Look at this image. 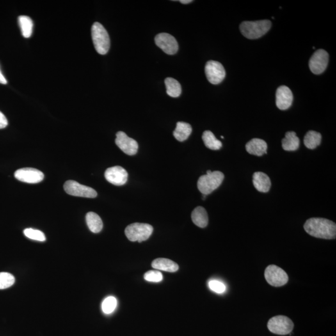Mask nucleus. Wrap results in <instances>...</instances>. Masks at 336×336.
<instances>
[{
  "instance_id": "c85d7f7f",
  "label": "nucleus",
  "mask_w": 336,
  "mask_h": 336,
  "mask_svg": "<svg viewBox=\"0 0 336 336\" xmlns=\"http://www.w3.org/2000/svg\"><path fill=\"white\" fill-rule=\"evenodd\" d=\"M25 236L34 241L44 242L45 241V236L43 232L33 228H26L24 230Z\"/></svg>"
},
{
  "instance_id": "423d86ee",
  "label": "nucleus",
  "mask_w": 336,
  "mask_h": 336,
  "mask_svg": "<svg viewBox=\"0 0 336 336\" xmlns=\"http://www.w3.org/2000/svg\"><path fill=\"white\" fill-rule=\"evenodd\" d=\"M294 324L291 319L285 316H277L269 320L268 328L271 333L278 335H287L293 330Z\"/></svg>"
},
{
  "instance_id": "5701e85b",
  "label": "nucleus",
  "mask_w": 336,
  "mask_h": 336,
  "mask_svg": "<svg viewBox=\"0 0 336 336\" xmlns=\"http://www.w3.org/2000/svg\"><path fill=\"white\" fill-rule=\"evenodd\" d=\"M164 82H165L167 94L174 98L179 97L182 89L179 82L171 77H168Z\"/></svg>"
},
{
  "instance_id": "aec40b11",
  "label": "nucleus",
  "mask_w": 336,
  "mask_h": 336,
  "mask_svg": "<svg viewBox=\"0 0 336 336\" xmlns=\"http://www.w3.org/2000/svg\"><path fill=\"white\" fill-rule=\"evenodd\" d=\"M299 139L296 136L295 132H289L286 133L285 138L282 139L283 149L288 152H293L298 149Z\"/></svg>"
},
{
  "instance_id": "f257e3e1",
  "label": "nucleus",
  "mask_w": 336,
  "mask_h": 336,
  "mask_svg": "<svg viewBox=\"0 0 336 336\" xmlns=\"http://www.w3.org/2000/svg\"><path fill=\"white\" fill-rule=\"evenodd\" d=\"M304 228L308 234L319 239H335L336 225L333 221L324 218H311L306 221Z\"/></svg>"
},
{
  "instance_id": "72a5a7b5",
  "label": "nucleus",
  "mask_w": 336,
  "mask_h": 336,
  "mask_svg": "<svg viewBox=\"0 0 336 336\" xmlns=\"http://www.w3.org/2000/svg\"><path fill=\"white\" fill-rule=\"evenodd\" d=\"M179 1L182 4H188L193 2L192 0H180V1Z\"/></svg>"
},
{
  "instance_id": "2eb2a0df",
  "label": "nucleus",
  "mask_w": 336,
  "mask_h": 336,
  "mask_svg": "<svg viewBox=\"0 0 336 336\" xmlns=\"http://www.w3.org/2000/svg\"><path fill=\"white\" fill-rule=\"evenodd\" d=\"M293 100V95L289 88L280 86L276 92V105L278 108L285 111L291 107Z\"/></svg>"
},
{
  "instance_id": "9d476101",
  "label": "nucleus",
  "mask_w": 336,
  "mask_h": 336,
  "mask_svg": "<svg viewBox=\"0 0 336 336\" xmlns=\"http://www.w3.org/2000/svg\"><path fill=\"white\" fill-rule=\"evenodd\" d=\"M329 63V54L325 50L319 49L313 54L309 61V67L313 74H320L324 72Z\"/></svg>"
},
{
  "instance_id": "f3484780",
  "label": "nucleus",
  "mask_w": 336,
  "mask_h": 336,
  "mask_svg": "<svg viewBox=\"0 0 336 336\" xmlns=\"http://www.w3.org/2000/svg\"><path fill=\"white\" fill-rule=\"evenodd\" d=\"M253 184L257 191L261 193H268L270 189L271 180L266 174L256 172L253 175Z\"/></svg>"
},
{
  "instance_id": "6e6552de",
  "label": "nucleus",
  "mask_w": 336,
  "mask_h": 336,
  "mask_svg": "<svg viewBox=\"0 0 336 336\" xmlns=\"http://www.w3.org/2000/svg\"><path fill=\"white\" fill-rule=\"evenodd\" d=\"M265 277L269 285L275 287H282L289 282V276L283 269L276 265H269L265 269Z\"/></svg>"
},
{
  "instance_id": "c756f323",
  "label": "nucleus",
  "mask_w": 336,
  "mask_h": 336,
  "mask_svg": "<svg viewBox=\"0 0 336 336\" xmlns=\"http://www.w3.org/2000/svg\"><path fill=\"white\" fill-rule=\"evenodd\" d=\"M144 278L148 282L158 283L163 280V275L161 272L157 270H150L146 272Z\"/></svg>"
},
{
  "instance_id": "4468645a",
  "label": "nucleus",
  "mask_w": 336,
  "mask_h": 336,
  "mask_svg": "<svg viewBox=\"0 0 336 336\" xmlns=\"http://www.w3.org/2000/svg\"><path fill=\"white\" fill-rule=\"evenodd\" d=\"M127 171L121 166H113L107 169L105 172V178L107 181L115 186H123L127 182Z\"/></svg>"
},
{
  "instance_id": "39448f33",
  "label": "nucleus",
  "mask_w": 336,
  "mask_h": 336,
  "mask_svg": "<svg viewBox=\"0 0 336 336\" xmlns=\"http://www.w3.org/2000/svg\"><path fill=\"white\" fill-rule=\"evenodd\" d=\"M153 232V227L150 224L134 223L125 228L126 236L129 241L139 243L149 239Z\"/></svg>"
},
{
  "instance_id": "dca6fc26",
  "label": "nucleus",
  "mask_w": 336,
  "mask_h": 336,
  "mask_svg": "<svg viewBox=\"0 0 336 336\" xmlns=\"http://www.w3.org/2000/svg\"><path fill=\"white\" fill-rule=\"evenodd\" d=\"M246 150L249 154L261 157L267 154V144L264 140L259 138H253L246 144Z\"/></svg>"
},
{
  "instance_id": "b1692460",
  "label": "nucleus",
  "mask_w": 336,
  "mask_h": 336,
  "mask_svg": "<svg viewBox=\"0 0 336 336\" xmlns=\"http://www.w3.org/2000/svg\"><path fill=\"white\" fill-rule=\"evenodd\" d=\"M202 140L204 141V145L209 149L212 150H220L223 146V143L221 141L216 138L213 133L209 130H207L203 133Z\"/></svg>"
},
{
  "instance_id": "a878e982",
  "label": "nucleus",
  "mask_w": 336,
  "mask_h": 336,
  "mask_svg": "<svg viewBox=\"0 0 336 336\" xmlns=\"http://www.w3.org/2000/svg\"><path fill=\"white\" fill-rule=\"evenodd\" d=\"M321 134L315 131H309L304 138V143L308 149H315L321 142Z\"/></svg>"
},
{
  "instance_id": "0eeeda50",
  "label": "nucleus",
  "mask_w": 336,
  "mask_h": 336,
  "mask_svg": "<svg viewBox=\"0 0 336 336\" xmlns=\"http://www.w3.org/2000/svg\"><path fill=\"white\" fill-rule=\"evenodd\" d=\"M64 189L66 193L77 197L95 198L97 196L95 189L79 184L75 180H69L66 181L64 185Z\"/></svg>"
},
{
  "instance_id": "7c9ffc66",
  "label": "nucleus",
  "mask_w": 336,
  "mask_h": 336,
  "mask_svg": "<svg viewBox=\"0 0 336 336\" xmlns=\"http://www.w3.org/2000/svg\"><path fill=\"white\" fill-rule=\"evenodd\" d=\"M210 289L218 294L223 293L225 292L226 287L223 283L218 280H211L209 283Z\"/></svg>"
},
{
  "instance_id": "2f4dec72",
  "label": "nucleus",
  "mask_w": 336,
  "mask_h": 336,
  "mask_svg": "<svg viewBox=\"0 0 336 336\" xmlns=\"http://www.w3.org/2000/svg\"><path fill=\"white\" fill-rule=\"evenodd\" d=\"M8 124V120H7L5 115L0 111V129H4Z\"/></svg>"
},
{
  "instance_id": "393cba45",
  "label": "nucleus",
  "mask_w": 336,
  "mask_h": 336,
  "mask_svg": "<svg viewBox=\"0 0 336 336\" xmlns=\"http://www.w3.org/2000/svg\"><path fill=\"white\" fill-rule=\"evenodd\" d=\"M18 22L22 35L25 38L30 37L33 31V22L31 18L27 16H20L18 18Z\"/></svg>"
},
{
  "instance_id": "4be33fe9",
  "label": "nucleus",
  "mask_w": 336,
  "mask_h": 336,
  "mask_svg": "<svg viewBox=\"0 0 336 336\" xmlns=\"http://www.w3.org/2000/svg\"><path fill=\"white\" fill-rule=\"evenodd\" d=\"M86 222L91 232L97 234L102 230L103 223L99 215L95 212H88L86 215Z\"/></svg>"
},
{
  "instance_id": "f704fd0d",
  "label": "nucleus",
  "mask_w": 336,
  "mask_h": 336,
  "mask_svg": "<svg viewBox=\"0 0 336 336\" xmlns=\"http://www.w3.org/2000/svg\"><path fill=\"white\" fill-rule=\"evenodd\" d=\"M211 173H212V171L211 170H208V171H207L206 175H209V174H211Z\"/></svg>"
},
{
  "instance_id": "473e14b6",
  "label": "nucleus",
  "mask_w": 336,
  "mask_h": 336,
  "mask_svg": "<svg viewBox=\"0 0 336 336\" xmlns=\"http://www.w3.org/2000/svg\"><path fill=\"white\" fill-rule=\"evenodd\" d=\"M8 83L5 77H4L3 73H2L1 68H0V84H6Z\"/></svg>"
},
{
  "instance_id": "ddd939ff",
  "label": "nucleus",
  "mask_w": 336,
  "mask_h": 336,
  "mask_svg": "<svg viewBox=\"0 0 336 336\" xmlns=\"http://www.w3.org/2000/svg\"><path fill=\"white\" fill-rule=\"evenodd\" d=\"M116 145L123 153L129 156L136 154L138 150V144L136 140L130 138L123 132H118L116 134Z\"/></svg>"
},
{
  "instance_id": "9b49d317",
  "label": "nucleus",
  "mask_w": 336,
  "mask_h": 336,
  "mask_svg": "<svg viewBox=\"0 0 336 336\" xmlns=\"http://www.w3.org/2000/svg\"><path fill=\"white\" fill-rule=\"evenodd\" d=\"M155 41L157 46L163 50L167 54H175L179 49L177 40L170 34L165 33L158 34L155 37Z\"/></svg>"
},
{
  "instance_id": "412c9836",
  "label": "nucleus",
  "mask_w": 336,
  "mask_h": 336,
  "mask_svg": "<svg viewBox=\"0 0 336 336\" xmlns=\"http://www.w3.org/2000/svg\"><path fill=\"white\" fill-rule=\"evenodd\" d=\"M192 127L190 124L186 122L177 123V127L173 132V135L177 140L182 142L186 140L192 133Z\"/></svg>"
},
{
  "instance_id": "20e7f679",
  "label": "nucleus",
  "mask_w": 336,
  "mask_h": 336,
  "mask_svg": "<svg viewBox=\"0 0 336 336\" xmlns=\"http://www.w3.org/2000/svg\"><path fill=\"white\" fill-rule=\"evenodd\" d=\"M224 179V175L221 171H213L209 175L201 176L199 178L198 187L202 194L208 195L218 189Z\"/></svg>"
},
{
  "instance_id": "1a4fd4ad",
  "label": "nucleus",
  "mask_w": 336,
  "mask_h": 336,
  "mask_svg": "<svg viewBox=\"0 0 336 336\" xmlns=\"http://www.w3.org/2000/svg\"><path fill=\"white\" fill-rule=\"evenodd\" d=\"M205 73L208 81L215 85L220 84L225 77L224 66L218 61H208L205 65Z\"/></svg>"
},
{
  "instance_id": "f03ea898",
  "label": "nucleus",
  "mask_w": 336,
  "mask_h": 336,
  "mask_svg": "<svg viewBox=\"0 0 336 336\" xmlns=\"http://www.w3.org/2000/svg\"><path fill=\"white\" fill-rule=\"evenodd\" d=\"M271 22L269 20L244 22L240 25V30L249 40L261 38L270 29Z\"/></svg>"
},
{
  "instance_id": "f8f14e48",
  "label": "nucleus",
  "mask_w": 336,
  "mask_h": 336,
  "mask_svg": "<svg viewBox=\"0 0 336 336\" xmlns=\"http://www.w3.org/2000/svg\"><path fill=\"white\" fill-rule=\"evenodd\" d=\"M16 179L29 184L39 183L44 179L45 175L41 171L32 168L20 169L15 173Z\"/></svg>"
},
{
  "instance_id": "bb28decb",
  "label": "nucleus",
  "mask_w": 336,
  "mask_h": 336,
  "mask_svg": "<svg viewBox=\"0 0 336 336\" xmlns=\"http://www.w3.org/2000/svg\"><path fill=\"white\" fill-rule=\"evenodd\" d=\"M15 282V276L7 272H0V290L8 289Z\"/></svg>"
},
{
  "instance_id": "7ed1b4c3",
  "label": "nucleus",
  "mask_w": 336,
  "mask_h": 336,
  "mask_svg": "<svg viewBox=\"0 0 336 336\" xmlns=\"http://www.w3.org/2000/svg\"><path fill=\"white\" fill-rule=\"evenodd\" d=\"M92 38L95 49L98 53L104 55L109 52L111 47L109 33L100 22H95L93 24Z\"/></svg>"
},
{
  "instance_id": "cd10ccee",
  "label": "nucleus",
  "mask_w": 336,
  "mask_h": 336,
  "mask_svg": "<svg viewBox=\"0 0 336 336\" xmlns=\"http://www.w3.org/2000/svg\"><path fill=\"white\" fill-rule=\"evenodd\" d=\"M117 305V301L115 297L109 296L104 299L102 305V309L105 314H109L113 313Z\"/></svg>"
},
{
  "instance_id": "6ab92c4d",
  "label": "nucleus",
  "mask_w": 336,
  "mask_h": 336,
  "mask_svg": "<svg viewBox=\"0 0 336 336\" xmlns=\"http://www.w3.org/2000/svg\"><path fill=\"white\" fill-rule=\"evenodd\" d=\"M193 223L200 228H205L209 223L207 211L204 207L199 206L194 209L191 214Z\"/></svg>"
},
{
  "instance_id": "a211bd4d",
  "label": "nucleus",
  "mask_w": 336,
  "mask_h": 336,
  "mask_svg": "<svg viewBox=\"0 0 336 336\" xmlns=\"http://www.w3.org/2000/svg\"><path fill=\"white\" fill-rule=\"evenodd\" d=\"M152 265L153 269L171 273L177 271L179 269V266L177 263L168 258H157L152 262Z\"/></svg>"
}]
</instances>
